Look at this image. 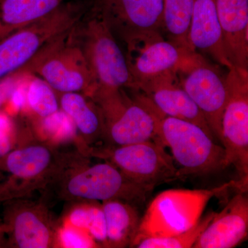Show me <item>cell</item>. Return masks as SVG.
<instances>
[{
	"instance_id": "obj_2",
	"label": "cell",
	"mask_w": 248,
	"mask_h": 248,
	"mask_svg": "<svg viewBox=\"0 0 248 248\" xmlns=\"http://www.w3.org/2000/svg\"><path fill=\"white\" fill-rule=\"evenodd\" d=\"M136 91L130 97L124 89H97L91 96L102 113L107 145L161 141L160 122L165 115L143 93Z\"/></svg>"
},
{
	"instance_id": "obj_18",
	"label": "cell",
	"mask_w": 248,
	"mask_h": 248,
	"mask_svg": "<svg viewBox=\"0 0 248 248\" xmlns=\"http://www.w3.org/2000/svg\"><path fill=\"white\" fill-rule=\"evenodd\" d=\"M189 43L192 50L208 54L228 69L233 66L223 46L216 0H193Z\"/></svg>"
},
{
	"instance_id": "obj_13",
	"label": "cell",
	"mask_w": 248,
	"mask_h": 248,
	"mask_svg": "<svg viewBox=\"0 0 248 248\" xmlns=\"http://www.w3.org/2000/svg\"><path fill=\"white\" fill-rule=\"evenodd\" d=\"M179 84L202 111L212 133L221 143V121L228 99L226 76L197 52L177 70Z\"/></svg>"
},
{
	"instance_id": "obj_5",
	"label": "cell",
	"mask_w": 248,
	"mask_h": 248,
	"mask_svg": "<svg viewBox=\"0 0 248 248\" xmlns=\"http://www.w3.org/2000/svg\"><path fill=\"white\" fill-rule=\"evenodd\" d=\"M87 0H73L48 16L19 29L0 42V79L31 62L49 42L71 30L91 6Z\"/></svg>"
},
{
	"instance_id": "obj_20",
	"label": "cell",
	"mask_w": 248,
	"mask_h": 248,
	"mask_svg": "<svg viewBox=\"0 0 248 248\" xmlns=\"http://www.w3.org/2000/svg\"><path fill=\"white\" fill-rule=\"evenodd\" d=\"M62 0H0V42L53 12Z\"/></svg>"
},
{
	"instance_id": "obj_21",
	"label": "cell",
	"mask_w": 248,
	"mask_h": 248,
	"mask_svg": "<svg viewBox=\"0 0 248 248\" xmlns=\"http://www.w3.org/2000/svg\"><path fill=\"white\" fill-rule=\"evenodd\" d=\"M107 228V248L131 246L141 218L135 205L119 200L102 202Z\"/></svg>"
},
{
	"instance_id": "obj_8",
	"label": "cell",
	"mask_w": 248,
	"mask_h": 248,
	"mask_svg": "<svg viewBox=\"0 0 248 248\" xmlns=\"http://www.w3.org/2000/svg\"><path fill=\"white\" fill-rule=\"evenodd\" d=\"M74 27L49 42L25 68L56 93H81L91 97L97 84L75 38Z\"/></svg>"
},
{
	"instance_id": "obj_4",
	"label": "cell",
	"mask_w": 248,
	"mask_h": 248,
	"mask_svg": "<svg viewBox=\"0 0 248 248\" xmlns=\"http://www.w3.org/2000/svg\"><path fill=\"white\" fill-rule=\"evenodd\" d=\"M51 187L66 202H98L119 200L143 203L154 188L129 179L110 163L89 165L85 159L72 166Z\"/></svg>"
},
{
	"instance_id": "obj_29",
	"label": "cell",
	"mask_w": 248,
	"mask_h": 248,
	"mask_svg": "<svg viewBox=\"0 0 248 248\" xmlns=\"http://www.w3.org/2000/svg\"><path fill=\"white\" fill-rule=\"evenodd\" d=\"M6 241H5V234L4 226H3L2 219L0 216V248L5 247Z\"/></svg>"
},
{
	"instance_id": "obj_11",
	"label": "cell",
	"mask_w": 248,
	"mask_h": 248,
	"mask_svg": "<svg viewBox=\"0 0 248 248\" xmlns=\"http://www.w3.org/2000/svg\"><path fill=\"white\" fill-rule=\"evenodd\" d=\"M5 247H58L59 226L46 202L27 198L2 202Z\"/></svg>"
},
{
	"instance_id": "obj_10",
	"label": "cell",
	"mask_w": 248,
	"mask_h": 248,
	"mask_svg": "<svg viewBox=\"0 0 248 248\" xmlns=\"http://www.w3.org/2000/svg\"><path fill=\"white\" fill-rule=\"evenodd\" d=\"M164 8V0H93L91 6L128 48L162 35Z\"/></svg>"
},
{
	"instance_id": "obj_15",
	"label": "cell",
	"mask_w": 248,
	"mask_h": 248,
	"mask_svg": "<svg viewBox=\"0 0 248 248\" xmlns=\"http://www.w3.org/2000/svg\"><path fill=\"white\" fill-rule=\"evenodd\" d=\"M138 91L149 98L165 115L195 124L216 140L202 111L179 84L177 71L153 78L142 84Z\"/></svg>"
},
{
	"instance_id": "obj_17",
	"label": "cell",
	"mask_w": 248,
	"mask_h": 248,
	"mask_svg": "<svg viewBox=\"0 0 248 248\" xmlns=\"http://www.w3.org/2000/svg\"><path fill=\"white\" fill-rule=\"evenodd\" d=\"M222 40L233 66L248 70V0H216Z\"/></svg>"
},
{
	"instance_id": "obj_19",
	"label": "cell",
	"mask_w": 248,
	"mask_h": 248,
	"mask_svg": "<svg viewBox=\"0 0 248 248\" xmlns=\"http://www.w3.org/2000/svg\"><path fill=\"white\" fill-rule=\"evenodd\" d=\"M56 93L60 108L76 127L83 143L92 148L104 141L102 113L94 101L81 93Z\"/></svg>"
},
{
	"instance_id": "obj_26",
	"label": "cell",
	"mask_w": 248,
	"mask_h": 248,
	"mask_svg": "<svg viewBox=\"0 0 248 248\" xmlns=\"http://www.w3.org/2000/svg\"><path fill=\"white\" fill-rule=\"evenodd\" d=\"M58 244L60 248H99L87 232L66 223L59 227Z\"/></svg>"
},
{
	"instance_id": "obj_3",
	"label": "cell",
	"mask_w": 248,
	"mask_h": 248,
	"mask_svg": "<svg viewBox=\"0 0 248 248\" xmlns=\"http://www.w3.org/2000/svg\"><path fill=\"white\" fill-rule=\"evenodd\" d=\"M233 187L248 190L241 181L232 180L210 189H172L160 192L141 218L130 247L147 238L166 237L188 231L200 221L210 200Z\"/></svg>"
},
{
	"instance_id": "obj_14",
	"label": "cell",
	"mask_w": 248,
	"mask_h": 248,
	"mask_svg": "<svg viewBox=\"0 0 248 248\" xmlns=\"http://www.w3.org/2000/svg\"><path fill=\"white\" fill-rule=\"evenodd\" d=\"M126 57L130 73L138 91L143 83L168 73L177 71L193 53L156 35L140 41L128 48Z\"/></svg>"
},
{
	"instance_id": "obj_12",
	"label": "cell",
	"mask_w": 248,
	"mask_h": 248,
	"mask_svg": "<svg viewBox=\"0 0 248 248\" xmlns=\"http://www.w3.org/2000/svg\"><path fill=\"white\" fill-rule=\"evenodd\" d=\"M228 99L221 121V143L230 166L248 186V70L232 66L226 76Z\"/></svg>"
},
{
	"instance_id": "obj_25",
	"label": "cell",
	"mask_w": 248,
	"mask_h": 248,
	"mask_svg": "<svg viewBox=\"0 0 248 248\" xmlns=\"http://www.w3.org/2000/svg\"><path fill=\"white\" fill-rule=\"evenodd\" d=\"M215 212H211L188 231L166 237H153L142 239L136 244L138 248H191L211 222Z\"/></svg>"
},
{
	"instance_id": "obj_28",
	"label": "cell",
	"mask_w": 248,
	"mask_h": 248,
	"mask_svg": "<svg viewBox=\"0 0 248 248\" xmlns=\"http://www.w3.org/2000/svg\"><path fill=\"white\" fill-rule=\"evenodd\" d=\"M30 76L32 75L27 71L25 67H23L14 74L0 79V107L12 97L21 83Z\"/></svg>"
},
{
	"instance_id": "obj_16",
	"label": "cell",
	"mask_w": 248,
	"mask_h": 248,
	"mask_svg": "<svg viewBox=\"0 0 248 248\" xmlns=\"http://www.w3.org/2000/svg\"><path fill=\"white\" fill-rule=\"evenodd\" d=\"M248 197L247 190H239L200 235L194 248H232L247 238Z\"/></svg>"
},
{
	"instance_id": "obj_23",
	"label": "cell",
	"mask_w": 248,
	"mask_h": 248,
	"mask_svg": "<svg viewBox=\"0 0 248 248\" xmlns=\"http://www.w3.org/2000/svg\"><path fill=\"white\" fill-rule=\"evenodd\" d=\"M65 223L87 232L99 248H107L105 217L98 202L77 203L67 213Z\"/></svg>"
},
{
	"instance_id": "obj_22",
	"label": "cell",
	"mask_w": 248,
	"mask_h": 248,
	"mask_svg": "<svg viewBox=\"0 0 248 248\" xmlns=\"http://www.w3.org/2000/svg\"><path fill=\"white\" fill-rule=\"evenodd\" d=\"M163 32L170 42L187 50L193 0H164Z\"/></svg>"
},
{
	"instance_id": "obj_7",
	"label": "cell",
	"mask_w": 248,
	"mask_h": 248,
	"mask_svg": "<svg viewBox=\"0 0 248 248\" xmlns=\"http://www.w3.org/2000/svg\"><path fill=\"white\" fill-rule=\"evenodd\" d=\"M159 138L184 179L215 174L230 166L223 146L195 124L165 115L160 122Z\"/></svg>"
},
{
	"instance_id": "obj_6",
	"label": "cell",
	"mask_w": 248,
	"mask_h": 248,
	"mask_svg": "<svg viewBox=\"0 0 248 248\" xmlns=\"http://www.w3.org/2000/svg\"><path fill=\"white\" fill-rule=\"evenodd\" d=\"M73 34L82 49L97 89L138 90L126 57L115 36L91 7L75 26Z\"/></svg>"
},
{
	"instance_id": "obj_24",
	"label": "cell",
	"mask_w": 248,
	"mask_h": 248,
	"mask_svg": "<svg viewBox=\"0 0 248 248\" xmlns=\"http://www.w3.org/2000/svg\"><path fill=\"white\" fill-rule=\"evenodd\" d=\"M28 84L27 99L31 110L40 118L50 117L60 110L58 94L46 82L31 76Z\"/></svg>"
},
{
	"instance_id": "obj_9",
	"label": "cell",
	"mask_w": 248,
	"mask_h": 248,
	"mask_svg": "<svg viewBox=\"0 0 248 248\" xmlns=\"http://www.w3.org/2000/svg\"><path fill=\"white\" fill-rule=\"evenodd\" d=\"M91 156L105 160L129 179L153 188L184 179L161 141L150 140L124 146L93 147Z\"/></svg>"
},
{
	"instance_id": "obj_1",
	"label": "cell",
	"mask_w": 248,
	"mask_h": 248,
	"mask_svg": "<svg viewBox=\"0 0 248 248\" xmlns=\"http://www.w3.org/2000/svg\"><path fill=\"white\" fill-rule=\"evenodd\" d=\"M56 146L46 142L17 143L4 156L0 162V203L50 188L67 170L89 157Z\"/></svg>"
},
{
	"instance_id": "obj_27",
	"label": "cell",
	"mask_w": 248,
	"mask_h": 248,
	"mask_svg": "<svg viewBox=\"0 0 248 248\" xmlns=\"http://www.w3.org/2000/svg\"><path fill=\"white\" fill-rule=\"evenodd\" d=\"M17 130L6 116L0 115V162L17 144Z\"/></svg>"
}]
</instances>
